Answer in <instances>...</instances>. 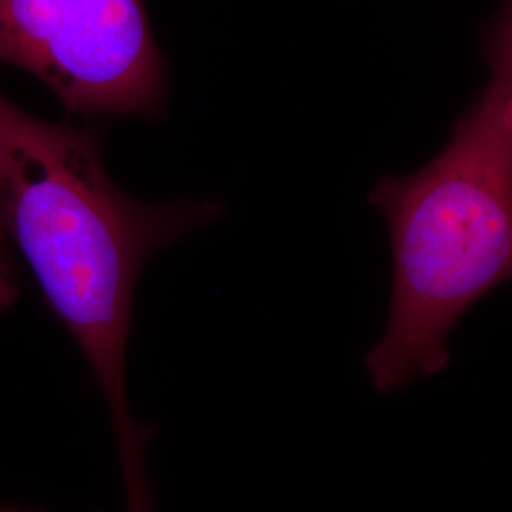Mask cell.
Here are the masks:
<instances>
[{"mask_svg":"<svg viewBox=\"0 0 512 512\" xmlns=\"http://www.w3.org/2000/svg\"><path fill=\"white\" fill-rule=\"evenodd\" d=\"M105 129L48 122L0 92V226L92 366L114 423L124 482L147 478L152 429L131 414L133 294L156 253L222 217L205 202L147 203L110 179Z\"/></svg>","mask_w":512,"mask_h":512,"instance_id":"cell-1","label":"cell"},{"mask_svg":"<svg viewBox=\"0 0 512 512\" xmlns=\"http://www.w3.org/2000/svg\"><path fill=\"white\" fill-rule=\"evenodd\" d=\"M384 215L393 285L384 336L366 353L389 393L450 363L448 336L499 285H512V92L492 82L439 154L368 194Z\"/></svg>","mask_w":512,"mask_h":512,"instance_id":"cell-2","label":"cell"},{"mask_svg":"<svg viewBox=\"0 0 512 512\" xmlns=\"http://www.w3.org/2000/svg\"><path fill=\"white\" fill-rule=\"evenodd\" d=\"M0 63L78 116H158L167 95L145 0H0Z\"/></svg>","mask_w":512,"mask_h":512,"instance_id":"cell-3","label":"cell"},{"mask_svg":"<svg viewBox=\"0 0 512 512\" xmlns=\"http://www.w3.org/2000/svg\"><path fill=\"white\" fill-rule=\"evenodd\" d=\"M484 55L492 71V82L512 92V0H507L488 27Z\"/></svg>","mask_w":512,"mask_h":512,"instance_id":"cell-4","label":"cell"},{"mask_svg":"<svg viewBox=\"0 0 512 512\" xmlns=\"http://www.w3.org/2000/svg\"><path fill=\"white\" fill-rule=\"evenodd\" d=\"M18 296L16 266L8 251V239L0 226V311L6 310Z\"/></svg>","mask_w":512,"mask_h":512,"instance_id":"cell-5","label":"cell"},{"mask_svg":"<svg viewBox=\"0 0 512 512\" xmlns=\"http://www.w3.org/2000/svg\"><path fill=\"white\" fill-rule=\"evenodd\" d=\"M0 512H48L42 509H21V507H14V505H4L0 503Z\"/></svg>","mask_w":512,"mask_h":512,"instance_id":"cell-6","label":"cell"}]
</instances>
